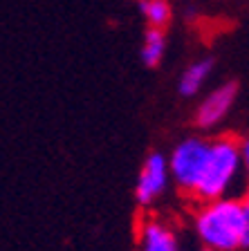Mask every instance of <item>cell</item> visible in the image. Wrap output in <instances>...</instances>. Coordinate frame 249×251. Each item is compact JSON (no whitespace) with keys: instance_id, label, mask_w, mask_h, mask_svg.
<instances>
[{"instance_id":"1","label":"cell","mask_w":249,"mask_h":251,"mask_svg":"<svg viewBox=\"0 0 249 251\" xmlns=\"http://www.w3.org/2000/svg\"><path fill=\"white\" fill-rule=\"evenodd\" d=\"M200 240L211 251H234L243 247V204L236 200H211L195 220Z\"/></svg>"},{"instance_id":"2","label":"cell","mask_w":249,"mask_h":251,"mask_svg":"<svg viewBox=\"0 0 249 251\" xmlns=\"http://www.w3.org/2000/svg\"><path fill=\"white\" fill-rule=\"evenodd\" d=\"M240 164H243L240 146L234 139H218L209 144L207 164L202 168V175H200V182H197L193 195L207 200V202L222 198L229 184L234 182Z\"/></svg>"},{"instance_id":"3","label":"cell","mask_w":249,"mask_h":251,"mask_svg":"<svg viewBox=\"0 0 249 251\" xmlns=\"http://www.w3.org/2000/svg\"><path fill=\"white\" fill-rule=\"evenodd\" d=\"M209 144L202 139H184L180 146H175L171 159H168V173L184 191L193 193L200 182L202 168L207 164Z\"/></svg>"},{"instance_id":"4","label":"cell","mask_w":249,"mask_h":251,"mask_svg":"<svg viewBox=\"0 0 249 251\" xmlns=\"http://www.w3.org/2000/svg\"><path fill=\"white\" fill-rule=\"evenodd\" d=\"M168 182V162L164 159V155L160 152H153V155L146 157L144 166L139 171V177H137V186H135V198L139 204H151L157 195L166 188Z\"/></svg>"},{"instance_id":"5","label":"cell","mask_w":249,"mask_h":251,"mask_svg":"<svg viewBox=\"0 0 249 251\" xmlns=\"http://www.w3.org/2000/svg\"><path fill=\"white\" fill-rule=\"evenodd\" d=\"M234 99H236V83H224L220 88H216L197 108V117H195L197 124L202 128H211L218 121H222V117L229 112Z\"/></svg>"},{"instance_id":"6","label":"cell","mask_w":249,"mask_h":251,"mask_svg":"<svg viewBox=\"0 0 249 251\" xmlns=\"http://www.w3.org/2000/svg\"><path fill=\"white\" fill-rule=\"evenodd\" d=\"M141 251H177L175 238L164 225L160 222H146L141 229Z\"/></svg>"},{"instance_id":"7","label":"cell","mask_w":249,"mask_h":251,"mask_svg":"<svg viewBox=\"0 0 249 251\" xmlns=\"http://www.w3.org/2000/svg\"><path fill=\"white\" fill-rule=\"evenodd\" d=\"M211 68H213V63L209 58H200V61L191 63L184 70V74L180 76V83H177L182 97H193V94L200 92V88L207 83L209 74H211Z\"/></svg>"},{"instance_id":"8","label":"cell","mask_w":249,"mask_h":251,"mask_svg":"<svg viewBox=\"0 0 249 251\" xmlns=\"http://www.w3.org/2000/svg\"><path fill=\"white\" fill-rule=\"evenodd\" d=\"M164 50H166V41L162 29L151 27L144 34V45H141V61H144V65L155 68L157 63L162 61V56H164Z\"/></svg>"},{"instance_id":"9","label":"cell","mask_w":249,"mask_h":251,"mask_svg":"<svg viewBox=\"0 0 249 251\" xmlns=\"http://www.w3.org/2000/svg\"><path fill=\"white\" fill-rule=\"evenodd\" d=\"M141 14L146 23L155 29H162L166 23L171 21V7L166 0H144L141 2Z\"/></svg>"},{"instance_id":"10","label":"cell","mask_w":249,"mask_h":251,"mask_svg":"<svg viewBox=\"0 0 249 251\" xmlns=\"http://www.w3.org/2000/svg\"><path fill=\"white\" fill-rule=\"evenodd\" d=\"M243 220H245V231H243V247H249V191L245 195L243 202Z\"/></svg>"},{"instance_id":"11","label":"cell","mask_w":249,"mask_h":251,"mask_svg":"<svg viewBox=\"0 0 249 251\" xmlns=\"http://www.w3.org/2000/svg\"><path fill=\"white\" fill-rule=\"evenodd\" d=\"M240 159H243L245 168H247V171H249V139L245 141L243 146H240Z\"/></svg>"},{"instance_id":"12","label":"cell","mask_w":249,"mask_h":251,"mask_svg":"<svg viewBox=\"0 0 249 251\" xmlns=\"http://www.w3.org/2000/svg\"><path fill=\"white\" fill-rule=\"evenodd\" d=\"M207 251H211V249H207Z\"/></svg>"}]
</instances>
